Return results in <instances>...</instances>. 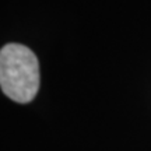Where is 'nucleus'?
Listing matches in <instances>:
<instances>
[{"label":"nucleus","instance_id":"1","mask_svg":"<svg viewBox=\"0 0 151 151\" xmlns=\"http://www.w3.org/2000/svg\"><path fill=\"white\" fill-rule=\"evenodd\" d=\"M0 87L18 104L31 102L39 90V63L24 45L7 43L0 50Z\"/></svg>","mask_w":151,"mask_h":151}]
</instances>
